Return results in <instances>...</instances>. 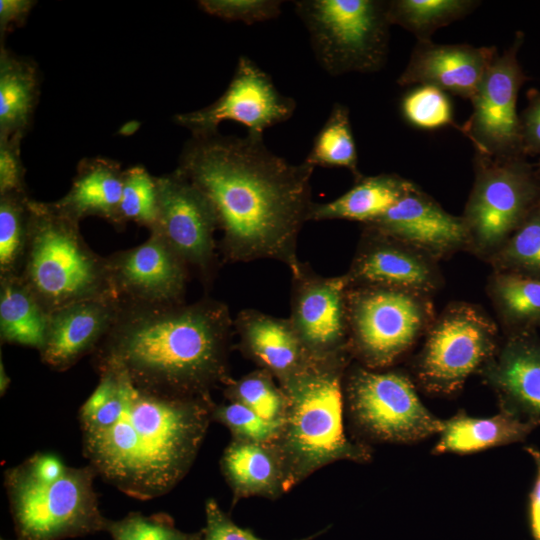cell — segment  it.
I'll list each match as a JSON object with an SVG mask.
<instances>
[{"label":"cell","mask_w":540,"mask_h":540,"mask_svg":"<svg viewBox=\"0 0 540 540\" xmlns=\"http://www.w3.org/2000/svg\"><path fill=\"white\" fill-rule=\"evenodd\" d=\"M282 3L280 0H202L198 5L212 16L252 25L277 18Z\"/></svg>","instance_id":"cell-39"},{"label":"cell","mask_w":540,"mask_h":540,"mask_svg":"<svg viewBox=\"0 0 540 540\" xmlns=\"http://www.w3.org/2000/svg\"><path fill=\"white\" fill-rule=\"evenodd\" d=\"M496 51L494 46L418 41L397 83L401 86L431 85L471 100L497 56Z\"/></svg>","instance_id":"cell-18"},{"label":"cell","mask_w":540,"mask_h":540,"mask_svg":"<svg viewBox=\"0 0 540 540\" xmlns=\"http://www.w3.org/2000/svg\"><path fill=\"white\" fill-rule=\"evenodd\" d=\"M109 281L124 302L174 304L184 302L189 268L157 233L129 249L106 257Z\"/></svg>","instance_id":"cell-16"},{"label":"cell","mask_w":540,"mask_h":540,"mask_svg":"<svg viewBox=\"0 0 540 540\" xmlns=\"http://www.w3.org/2000/svg\"><path fill=\"white\" fill-rule=\"evenodd\" d=\"M104 531L112 540H201L202 531L186 533L175 527L166 514L144 516L138 512L129 513L120 520H106Z\"/></svg>","instance_id":"cell-36"},{"label":"cell","mask_w":540,"mask_h":540,"mask_svg":"<svg viewBox=\"0 0 540 540\" xmlns=\"http://www.w3.org/2000/svg\"><path fill=\"white\" fill-rule=\"evenodd\" d=\"M415 185L395 174L361 177L338 198L313 203L309 221L351 220L369 224L384 215Z\"/></svg>","instance_id":"cell-26"},{"label":"cell","mask_w":540,"mask_h":540,"mask_svg":"<svg viewBox=\"0 0 540 540\" xmlns=\"http://www.w3.org/2000/svg\"><path fill=\"white\" fill-rule=\"evenodd\" d=\"M316 167L345 168L358 180V153L348 107L335 103L304 160Z\"/></svg>","instance_id":"cell-30"},{"label":"cell","mask_w":540,"mask_h":540,"mask_svg":"<svg viewBox=\"0 0 540 540\" xmlns=\"http://www.w3.org/2000/svg\"><path fill=\"white\" fill-rule=\"evenodd\" d=\"M406 121L418 128L436 129L451 125L460 130L452 119L451 103L445 92L431 85H421L407 93L401 102Z\"/></svg>","instance_id":"cell-38"},{"label":"cell","mask_w":540,"mask_h":540,"mask_svg":"<svg viewBox=\"0 0 540 540\" xmlns=\"http://www.w3.org/2000/svg\"><path fill=\"white\" fill-rule=\"evenodd\" d=\"M22 137L0 136V195L26 193L20 151Z\"/></svg>","instance_id":"cell-41"},{"label":"cell","mask_w":540,"mask_h":540,"mask_svg":"<svg viewBox=\"0 0 540 540\" xmlns=\"http://www.w3.org/2000/svg\"><path fill=\"white\" fill-rule=\"evenodd\" d=\"M10 383V379L5 371V368H4V365H3V362H2V359L0 361V391H1V395H3L7 388H8V385Z\"/></svg>","instance_id":"cell-45"},{"label":"cell","mask_w":540,"mask_h":540,"mask_svg":"<svg viewBox=\"0 0 540 540\" xmlns=\"http://www.w3.org/2000/svg\"><path fill=\"white\" fill-rule=\"evenodd\" d=\"M157 217L150 232L159 234L188 268L209 284L216 272V214L205 195L174 170L156 177Z\"/></svg>","instance_id":"cell-11"},{"label":"cell","mask_w":540,"mask_h":540,"mask_svg":"<svg viewBox=\"0 0 540 540\" xmlns=\"http://www.w3.org/2000/svg\"><path fill=\"white\" fill-rule=\"evenodd\" d=\"M220 466L232 491L233 505L243 498L276 499L287 492L283 460L275 443L232 439Z\"/></svg>","instance_id":"cell-23"},{"label":"cell","mask_w":540,"mask_h":540,"mask_svg":"<svg viewBox=\"0 0 540 540\" xmlns=\"http://www.w3.org/2000/svg\"><path fill=\"white\" fill-rule=\"evenodd\" d=\"M537 169H538V173L540 174V159H539V162H538V165H537Z\"/></svg>","instance_id":"cell-46"},{"label":"cell","mask_w":540,"mask_h":540,"mask_svg":"<svg viewBox=\"0 0 540 540\" xmlns=\"http://www.w3.org/2000/svg\"><path fill=\"white\" fill-rule=\"evenodd\" d=\"M97 372L78 414L88 465L130 497L168 493L192 466L215 403L144 390L116 369Z\"/></svg>","instance_id":"cell-2"},{"label":"cell","mask_w":540,"mask_h":540,"mask_svg":"<svg viewBox=\"0 0 540 540\" xmlns=\"http://www.w3.org/2000/svg\"><path fill=\"white\" fill-rule=\"evenodd\" d=\"M368 240L345 274L350 287L374 286L409 292L432 287L429 264L399 242L367 227Z\"/></svg>","instance_id":"cell-21"},{"label":"cell","mask_w":540,"mask_h":540,"mask_svg":"<svg viewBox=\"0 0 540 540\" xmlns=\"http://www.w3.org/2000/svg\"><path fill=\"white\" fill-rule=\"evenodd\" d=\"M349 347L368 368L393 363L415 341L425 322L413 292L374 286L347 292Z\"/></svg>","instance_id":"cell-9"},{"label":"cell","mask_w":540,"mask_h":540,"mask_svg":"<svg viewBox=\"0 0 540 540\" xmlns=\"http://www.w3.org/2000/svg\"><path fill=\"white\" fill-rule=\"evenodd\" d=\"M487 373L502 408L540 419V341L532 331H517Z\"/></svg>","instance_id":"cell-22"},{"label":"cell","mask_w":540,"mask_h":540,"mask_svg":"<svg viewBox=\"0 0 540 540\" xmlns=\"http://www.w3.org/2000/svg\"><path fill=\"white\" fill-rule=\"evenodd\" d=\"M29 200L27 193L0 195V276L20 274L27 244Z\"/></svg>","instance_id":"cell-32"},{"label":"cell","mask_w":540,"mask_h":540,"mask_svg":"<svg viewBox=\"0 0 540 540\" xmlns=\"http://www.w3.org/2000/svg\"><path fill=\"white\" fill-rule=\"evenodd\" d=\"M120 219L123 227L133 221L151 230L157 217V185L142 166L124 170L120 201Z\"/></svg>","instance_id":"cell-35"},{"label":"cell","mask_w":540,"mask_h":540,"mask_svg":"<svg viewBox=\"0 0 540 540\" xmlns=\"http://www.w3.org/2000/svg\"><path fill=\"white\" fill-rule=\"evenodd\" d=\"M346 396L356 424L377 440L408 443L443 429L444 421L422 404L400 373L357 368L347 379Z\"/></svg>","instance_id":"cell-10"},{"label":"cell","mask_w":540,"mask_h":540,"mask_svg":"<svg viewBox=\"0 0 540 540\" xmlns=\"http://www.w3.org/2000/svg\"><path fill=\"white\" fill-rule=\"evenodd\" d=\"M50 313L20 275L0 276V338L2 343L40 351L46 341Z\"/></svg>","instance_id":"cell-27"},{"label":"cell","mask_w":540,"mask_h":540,"mask_svg":"<svg viewBox=\"0 0 540 540\" xmlns=\"http://www.w3.org/2000/svg\"><path fill=\"white\" fill-rule=\"evenodd\" d=\"M494 324L480 311L458 305L447 310L430 331L418 365L429 391L451 393L491 355Z\"/></svg>","instance_id":"cell-12"},{"label":"cell","mask_w":540,"mask_h":540,"mask_svg":"<svg viewBox=\"0 0 540 540\" xmlns=\"http://www.w3.org/2000/svg\"><path fill=\"white\" fill-rule=\"evenodd\" d=\"M529 101L520 117L523 156L540 154V91L530 90Z\"/></svg>","instance_id":"cell-42"},{"label":"cell","mask_w":540,"mask_h":540,"mask_svg":"<svg viewBox=\"0 0 540 540\" xmlns=\"http://www.w3.org/2000/svg\"><path fill=\"white\" fill-rule=\"evenodd\" d=\"M119 304L115 297L91 298L51 312L46 341L39 351L42 362L65 371L93 354L109 332Z\"/></svg>","instance_id":"cell-19"},{"label":"cell","mask_w":540,"mask_h":540,"mask_svg":"<svg viewBox=\"0 0 540 540\" xmlns=\"http://www.w3.org/2000/svg\"><path fill=\"white\" fill-rule=\"evenodd\" d=\"M494 292L505 319L518 331L540 327V278L504 271L495 278Z\"/></svg>","instance_id":"cell-31"},{"label":"cell","mask_w":540,"mask_h":540,"mask_svg":"<svg viewBox=\"0 0 540 540\" xmlns=\"http://www.w3.org/2000/svg\"><path fill=\"white\" fill-rule=\"evenodd\" d=\"M19 275L49 313L86 299L116 298L106 257L88 246L79 221L54 202L29 200L27 244Z\"/></svg>","instance_id":"cell-6"},{"label":"cell","mask_w":540,"mask_h":540,"mask_svg":"<svg viewBox=\"0 0 540 540\" xmlns=\"http://www.w3.org/2000/svg\"><path fill=\"white\" fill-rule=\"evenodd\" d=\"M123 178L124 170L118 162L102 157L85 158L78 164L69 191L54 203L77 221L97 216L123 228L119 212Z\"/></svg>","instance_id":"cell-24"},{"label":"cell","mask_w":540,"mask_h":540,"mask_svg":"<svg viewBox=\"0 0 540 540\" xmlns=\"http://www.w3.org/2000/svg\"><path fill=\"white\" fill-rule=\"evenodd\" d=\"M289 320L312 359L351 353L347 313L349 282L344 275L324 277L301 264L292 274Z\"/></svg>","instance_id":"cell-15"},{"label":"cell","mask_w":540,"mask_h":540,"mask_svg":"<svg viewBox=\"0 0 540 540\" xmlns=\"http://www.w3.org/2000/svg\"><path fill=\"white\" fill-rule=\"evenodd\" d=\"M233 329L228 307L209 298L190 304L120 301L93 363L97 371L119 370L153 393L211 400L212 389L232 379Z\"/></svg>","instance_id":"cell-3"},{"label":"cell","mask_w":540,"mask_h":540,"mask_svg":"<svg viewBox=\"0 0 540 540\" xmlns=\"http://www.w3.org/2000/svg\"><path fill=\"white\" fill-rule=\"evenodd\" d=\"M479 4L473 0H391L387 12L391 25L412 32L418 41H431L437 29L465 17Z\"/></svg>","instance_id":"cell-29"},{"label":"cell","mask_w":540,"mask_h":540,"mask_svg":"<svg viewBox=\"0 0 540 540\" xmlns=\"http://www.w3.org/2000/svg\"><path fill=\"white\" fill-rule=\"evenodd\" d=\"M540 425L538 418H524L505 408L489 418L458 413L444 421L434 452L467 454L523 441Z\"/></svg>","instance_id":"cell-25"},{"label":"cell","mask_w":540,"mask_h":540,"mask_svg":"<svg viewBox=\"0 0 540 540\" xmlns=\"http://www.w3.org/2000/svg\"><path fill=\"white\" fill-rule=\"evenodd\" d=\"M367 227L433 255L447 253L470 239L464 218L446 212L415 186Z\"/></svg>","instance_id":"cell-17"},{"label":"cell","mask_w":540,"mask_h":540,"mask_svg":"<svg viewBox=\"0 0 540 540\" xmlns=\"http://www.w3.org/2000/svg\"><path fill=\"white\" fill-rule=\"evenodd\" d=\"M205 518L206 523L202 530L201 540H265L255 535L250 529L235 524L212 498L205 503ZM326 531L327 528L296 540H314Z\"/></svg>","instance_id":"cell-40"},{"label":"cell","mask_w":540,"mask_h":540,"mask_svg":"<svg viewBox=\"0 0 540 540\" xmlns=\"http://www.w3.org/2000/svg\"><path fill=\"white\" fill-rule=\"evenodd\" d=\"M1 540H4V539H1ZM18 540V539H17Z\"/></svg>","instance_id":"cell-47"},{"label":"cell","mask_w":540,"mask_h":540,"mask_svg":"<svg viewBox=\"0 0 540 540\" xmlns=\"http://www.w3.org/2000/svg\"><path fill=\"white\" fill-rule=\"evenodd\" d=\"M522 42L523 34L518 32L512 45L497 54L470 100L473 112L460 131L470 139L477 154L523 156L521 122L516 111L519 89L527 80L517 57Z\"/></svg>","instance_id":"cell-13"},{"label":"cell","mask_w":540,"mask_h":540,"mask_svg":"<svg viewBox=\"0 0 540 540\" xmlns=\"http://www.w3.org/2000/svg\"><path fill=\"white\" fill-rule=\"evenodd\" d=\"M315 167L271 152L263 136H192L176 168L209 200L228 262L272 259L295 273L297 241L312 204Z\"/></svg>","instance_id":"cell-1"},{"label":"cell","mask_w":540,"mask_h":540,"mask_svg":"<svg viewBox=\"0 0 540 540\" xmlns=\"http://www.w3.org/2000/svg\"><path fill=\"white\" fill-rule=\"evenodd\" d=\"M242 352L278 384L298 373L310 361L290 320L245 309L234 319Z\"/></svg>","instance_id":"cell-20"},{"label":"cell","mask_w":540,"mask_h":540,"mask_svg":"<svg viewBox=\"0 0 540 540\" xmlns=\"http://www.w3.org/2000/svg\"><path fill=\"white\" fill-rule=\"evenodd\" d=\"M294 6L326 73H374L384 67L391 25L387 1L299 0Z\"/></svg>","instance_id":"cell-7"},{"label":"cell","mask_w":540,"mask_h":540,"mask_svg":"<svg viewBox=\"0 0 540 540\" xmlns=\"http://www.w3.org/2000/svg\"><path fill=\"white\" fill-rule=\"evenodd\" d=\"M224 392L228 401L240 403L268 421L283 423L287 397L268 371L259 368L237 380L231 379Z\"/></svg>","instance_id":"cell-33"},{"label":"cell","mask_w":540,"mask_h":540,"mask_svg":"<svg viewBox=\"0 0 540 540\" xmlns=\"http://www.w3.org/2000/svg\"><path fill=\"white\" fill-rule=\"evenodd\" d=\"M212 420L224 425L232 439L258 443H275L283 424L268 421L250 408L233 401L215 404Z\"/></svg>","instance_id":"cell-37"},{"label":"cell","mask_w":540,"mask_h":540,"mask_svg":"<svg viewBox=\"0 0 540 540\" xmlns=\"http://www.w3.org/2000/svg\"><path fill=\"white\" fill-rule=\"evenodd\" d=\"M295 109V100L283 95L270 75L242 55L227 89L215 102L175 115L174 121L192 136L218 132L219 124L228 120L244 125L247 134L263 136L266 129L289 120Z\"/></svg>","instance_id":"cell-14"},{"label":"cell","mask_w":540,"mask_h":540,"mask_svg":"<svg viewBox=\"0 0 540 540\" xmlns=\"http://www.w3.org/2000/svg\"><path fill=\"white\" fill-rule=\"evenodd\" d=\"M476 178L464 221L483 249L501 246L540 200V180L523 156L476 155Z\"/></svg>","instance_id":"cell-8"},{"label":"cell","mask_w":540,"mask_h":540,"mask_svg":"<svg viewBox=\"0 0 540 540\" xmlns=\"http://www.w3.org/2000/svg\"><path fill=\"white\" fill-rule=\"evenodd\" d=\"M90 465L67 466L52 453H36L5 472L18 540H62L104 531Z\"/></svg>","instance_id":"cell-5"},{"label":"cell","mask_w":540,"mask_h":540,"mask_svg":"<svg viewBox=\"0 0 540 540\" xmlns=\"http://www.w3.org/2000/svg\"><path fill=\"white\" fill-rule=\"evenodd\" d=\"M349 353L310 359L280 387L287 411L275 445L283 460L286 491L320 468L341 460L366 462L367 446L350 441L343 424V376Z\"/></svg>","instance_id":"cell-4"},{"label":"cell","mask_w":540,"mask_h":540,"mask_svg":"<svg viewBox=\"0 0 540 540\" xmlns=\"http://www.w3.org/2000/svg\"><path fill=\"white\" fill-rule=\"evenodd\" d=\"M35 2L30 0L0 1V33L1 38L14 27L21 26Z\"/></svg>","instance_id":"cell-43"},{"label":"cell","mask_w":540,"mask_h":540,"mask_svg":"<svg viewBox=\"0 0 540 540\" xmlns=\"http://www.w3.org/2000/svg\"><path fill=\"white\" fill-rule=\"evenodd\" d=\"M39 92L35 64L0 49V136L24 135Z\"/></svg>","instance_id":"cell-28"},{"label":"cell","mask_w":540,"mask_h":540,"mask_svg":"<svg viewBox=\"0 0 540 540\" xmlns=\"http://www.w3.org/2000/svg\"><path fill=\"white\" fill-rule=\"evenodd\" d=\"M535 464V479L529 494V524L534 540H540V450L533 446L525 448Z\"/></svg>","instance_id":"cell-44"},{"label":"cell","mask_w":540,"mask_h":540,"mask_svg":"<svg viewBox=\"0 0 540 540\" xmlns=\"http://www.w3.org/2000/svg\"><path fill=\"white\" fill-rule=\"evenodd\" d=\"M498 258L504 271L540 278V200L502 245Z\"/></svg>","instance_id":"cell-34"}]
</instances>
